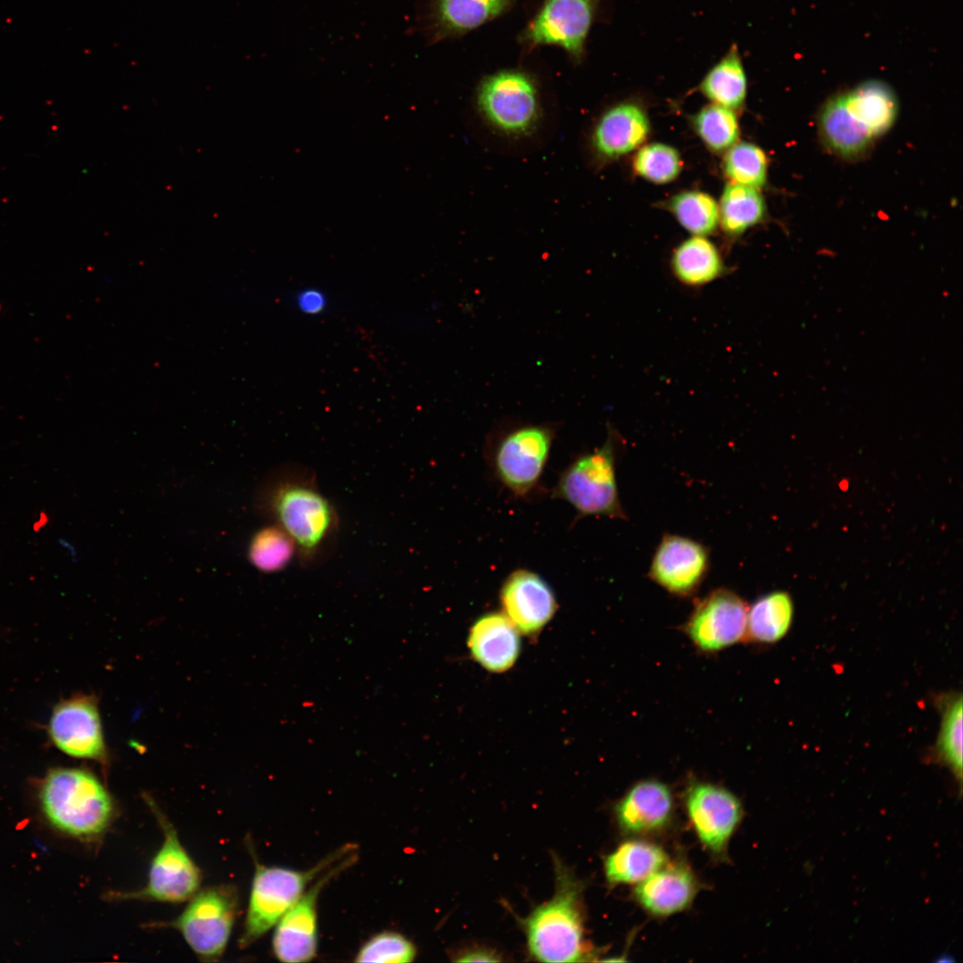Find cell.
Instances as JSON below:
<instances>
[{
  "instance_id": "d4e9b609",
  "label": "cell",
  "mask_w": 963,
  "mask_h": 963,
  "mask_svg": "<svg viewBox=\"0 0 963 963\" xmlns=\"http://www.w3.org/2000/svg\"><path fill=\"white\" fill-rule=\"evenodd\" d=\"M820 130L828 146L844 157L861 154L874 139L849 111L841 95L821 111Z\"/></svg>"
},
{
  "instance_id": "ba28073f",
  "label": "cell",
  "mask_w": 963,
  "mask_h": 963,
  "mask_svg": "<svg viewBox=\"0 0 963 963\" xmlns=\"http://www.w3.org/2000/svg\"><path fill=\"white\" fill-rule=\"evenodd\" d=\"M237 910L234 886H211L196 893L170 926L178 930L197 956L215 960L226 948Z\"/></svg>"
},
{
  "instance_id": "83f0119b",
  "label": "cell",
  "mask_w": 963,
  "mask_h": 963,
  "mask_svg": "<svg viewBox=\"0 0 963 963\" xmlns=\"http://www.w3.org/2000/svg\"><path fill=\"white\" fill-rule=\"evenodd\" d=\"M247 556L259 572L275 573L284 570L297 556L294 541L276 524L268 523L251 538Z\"/></svg>"
},
{
  "instance_id": "7402d4cb",
  "label": "cell",
  "mask_w": 963,
  "mask_h": 963,
  "mask_svg": "<svg viewBox=\"0 0 963 963\" xmlns=\"http://www.w3.org/2000/svg\"><path fill=\"white\" fill-rule=\"evenodd\" d=\"M841 95L849 111L873 138L887 131L895 119L896 97L880 81H867Z\"/></svg>"
},
{
  "instance_id": "e0dca14e",
  "label": "cell",
  "mask_w": 963,
  "mask_h": 963,
  "mask_svg": "<svg viewBox=\"0 0 963 963\" xmlns=\"http://www.w3.org/2000/svg\"><path fill=\"white\" fill-rule=\"evenodd\" d=\"M648 132L645 111L634 103H621L599 116L590 131L588 145L599 160H612L638 147Z\"/></svg>"
},
{
  "instance_id": "74e56055",
  "label": "cell",
  "mask_w": 963,
  "mask_h": 963,
  "mask_svg": "<svg viewBox=\"0 0 963 963\" xmlns=\"http://www.w3.org/2000/svg\"><path fill=\"white\" fill-rule=\"evenodd\" d=\"M49 517L45 512H40L38 516L33 522L32 528L35 531H38L45 527L48 523Z\"/></svg>"
},
{
  "instance_id": "f546056e",
  "label": "cell",
  "mask_w": 963,
  "mask_h": 963,
  "mask_svg": "<svg viewBox=\"0 0 963 963\" xmlns=\"http://www.w3.org/2000/svg\"><path fill=\"white\" fill-rule=\"evenodd\" d=\"M962 696L954 695L942 704L936 756L946 764L961 786L962 782Z\"/></svg>"
},
{
  "instance_id": "8992f818",
  "label": "cell",
  "mask_w": 963,
  "mask_h": 963,
  "mask_svg": "<svg viewBox=\"0 0 963 963\" xmlns=\"http://www.w3.org/2000/svg\"><path fill=\"white\" fill-rule=\"evenodd\" d=\"M617 434L609 430L601 447L579 455L560 473L552 496L570 504L579 518L627 519L617 488Z\"/></svg>"
},
{
  "instance_id": "277c9868",
  "label": "cell",
  "mask_w": 963,
  "mask_h": 963,
  "mask_svg": "<svg viewBox=\"0 0 963 963\" xmlns=\"http://www.w3.org/2000/svg\"><path fill=\"white\" fill-rule=\"evenodd\" d=\"M43 811L62 832L79 838L103 834L111 824L112 799L99 779L80 769H55L40 791Z\"/></svg>"
},
{
  "instance_id": "52a82bcc",
  "label": "cell",
  "mask_w": 963,
  "mask_h": 963,
  "mask_svg": "<svg viewBox=\"0 0 963 963\" xmlns=\"http://www.w3.org/2000/svg\"><path fill=\"white\" fill-rule=\"evenodd\" d=\"M556 433V424H514L502 428L488 442L490 469L515 498H528L539 487Z\"/></svg>"
},
{
  "instance_id": "9a60e30c",
  "label": "cell",
  "mask_w": 963,
  "mask_h": 963,
  "mask_svg": "<svg viewBox=\"0 0 963 963\" xmlns=\"http://www.w3.org/2000/svg\"><path fill=\"white\" fill-rule=\"evenodd\" d=\"M709 565V551L702 543L665 534L653 556L648 576L669 593L687 597L698 589Z\"/></svg>"
},
{
  "instance_id": "3957f363",
  "label": "cell",
  "mask_w": 963,
  "mask_h": 963,
  "mask_svg": "<svg viewBox=\"0 0 963 963\" xmlns=\"http://www.w3.org/2000/svg\"><path fill=\"white\" fill-rule=\"evenodd\" d=\"M474 110L488 131L512 142L533 137L547 117L536 80L516 69L484 77L475 91Z\"/></svg>"
},
{
  "instance_id": "8fae6325",
  "label": "cell",
  "mask_w": 963,
  "mask_h": 963,
  "mask_svg": "<svg viewBox=\"0 0 963 963\" xmlns=\"http://www.w3.org/2000/svg\"><path fill=\"white\" fill-rule=\"evenodd\" d=\"M599 0H545L523 30L521 39L531 47L556 45L580 61Z\"/></svg>"
},
{
  "instance_id": "ac0fdd59",
  "label": "cell",
  "mask_w": 963,
  "mask_h": 963,
  "mask_svg": "<svg viewBox=\"0 0 963 963\" xmlns=\"http://www.w3.org/2000/svg\"><path fill=\"white\" fill-rule=\"evenodd\" d=\"M518 631L505 613L483 614L470 630L467 642L471 655L487 671L509 670L520 653Z\"/></svg>"
},
{
  "instance_id": "484cf974",
  "label": "cell",
  "mask_w": 963,
  "mask_h": 963,
  "mask_svg": "<svg viewBox=\"0 0 963 963\" xmlns=\"http://www.w3.org/2000/svg\"><path fill=\"white\" fill-rule=\"evenodd\" d=\"M699 89L714 104L730 110L742 106L746 96L747 81L736 44L707 72Z\"/></svg>"
},
{
  "instance_id": "ffe728a7",
  "label": "cell",
  "mask_w": 963,
  "mask_h": 963,
  "mask_svg": "<svg viewBox=\"0 0 963 963\" xmlns=\"http://www.w3.org/2000/svg\"><path fill=\"white\" fill-rule=\"evenodd\" d=\"M696 891V879L691 870L676 863L663 866L639 882L634 893L648 912L668 916L689 906Z\"/></svg>"
},
{
  "instance_id": "cb8c5ba5",
  "label": "cell",
  "mask_w": 963,
  "mask_h": 963,
  "mask_svg": "<svg viewBox=\"0 0 963 963\" xmlns=\"http://www.w3.org/2000/svg\"><path fill=\"white\" fill-rule=\"evenodd\" d=\"M671 269L681 284L690 287L705 285L726 272L715 245L697 235L684 241L674 251Z\"/></svg>"
},
{
  "instance_id": "30bf717a",
  "label": "cell",
  "mask_w": 963,
  "mask_h": 963,
  "mask_svg": "<svg viewBox=\"0 0 963 963\" xmlns=\"http://www.w3.org/2000/svg\"><path fill=\"white\" fill-rule=\"evenodd\" d=\"M357 860L353 852L319 876L282 916L272 939L273 952L283 962H307L317 950V902L323 889Z\"/></svg>"
},
{
  "instance_id": "44dd1931",
  "label": "cell",
  "mask_w": 963,
  "mask_h": 963,
  "mask_svg": "<svg viewBox=\"0 0 963 963\" xmlns=\"http://www.w3.org/2000/svg\"><path fill=\"white\" fill-rule=\"evenodd\" d=\"M515 0H431L428 28L432 41L472 31L508 11Z\"/></svg>"
},
{
  "instance_id": "2e32d148",
  "label": "cell",
  "mask_w": 963,
  "mask_h": 963,
  "mask_svg": "<svg viewBox=\"0 0 963 963\" xmlns=\"http://www.w3.org/2000/svg\"><path fill=\"white\" fill-rule=\"evenodd\" d=\"M504 613L523 634L538 633L557 609L555 593L539 573L528 569L510 572L499 591Z\"/></svg>"
},
{
  "instance_id": "d6a6232c",
  "label": "cell",
  "mask_w": 963,
  "mask_h": 963,
  "mask_svg": "<svg viewBox=\"0 0 963 963\" xmlns=\"http://www.w3.org/2000/svg\"><path fill=\"white\" fill-rule=\"evenodd\" d=\"M694 123L699 136L713 151L729 149L738 138V123L733 110L720 105L705 106Z\"/></svg>"
},
{
  "instance_id": "9c48e42d",
  "label": "cell",
  "mask_w": 963,
  "mask_h": 963,
  "mask_svg": "<svg viewBox=\"0 0 963 963\" xmlns=\"http://www.w3.org/2000/svg\"><path fill=\"white\" fill-rule=\"evenodd\" d=\"M147 803L158 820L162 844L154 855L145 885L136 892L119 893V898L177 903L191 899L198 891L201 871L190 857L169 819L151 798Z\"/></svg>"
},
{
  "instance_id": "5b68a950",
  "label": "cell",
  "mask_w": 963,
  "mask_h": 963,
  "mask_svg": "<svg viewBox=\"0 0 963 963\" xmlns=\"http://www.w3.org/2000/svg\"><path fill=\"white\" fill-rule=\"evenodd\" d=\"M356 851V844H346L305 870L257 865L240 947L251 945L268 933L319 876Z\"/></svg>"
},
{
  "instance_id": "e575fe53",
  "label": "cell",
  "mask_w": 963,
  "mask_h": 963,
  "mask_svg": "<svg viewBox=\"0 0 963 963\" xmlns=\"http://www.w3.org/2000/svg\"><path fill=\"white\" fill-rule=\"evenodd\" d=\"M415 945L401 934L384 931L371 937L356 955L357 962H411Z\"/></svg>"
},
{
  "instance_id": "1f68e13d",
  "label": "cell",
  "mask_w": 963,
  "mask_h": 963,
  "mask_svg": "<svg viewBox=\"0 0 963 963\" xmlns=\"http://www.w3.org/2000/svg\"><path fill=\"white\" fill-rule=\"evenodd\" d=\"M767 158L758 146L750 143L732 145L727 152L723 169L731 183L758 189L766 181Z\"/></svg>"
},
{
  "instance_id": "836d02e7",
  "label": "cell",
  "mask_w": 963,
  "mask_h": 963,
  "mask_svg": "<svg viewBox=\"0 0 963 963\" xmlns=\"http://www.w3.org/2000/svg\"><path fill=\"white\" fill-rule=\"evenodd\" d=\"M634 168L644 178L657 184L673 180L681 169L679 152L663 144H651L641 148L634 160Z\"/></svg>"
},
{
  "instance_id": "4dcf8cb0",
  "label": "cell",
  "mask_w": 963,
  "mask_h": 963,
  "mask_svg": "<svg viewBox=\"0 0 963 963\" xmlns=\"http://www.w3.org/2000/svg\"><path fill=\"white\" fill-rule=\"evenodd\" d=\"M670 208L679 222L697 236L712 233L720 219L715 200L702 192L679 193L671 200Z\"/></svg>"
},
{
  "instance_id": "4fadbf2b",
  "label": "cell",
  "mask_w": 963,
  "mask_h": 963,
  "mask_svg": "<svg viewBox=\"0 0 963 963\" xmlns=\"http://www.w3.org/2000/svg\"><path fill=\"white\" fill-rule=\"evenodd\" d=\"M48 731L54 745L70 756L97 761L106 757L99 711L92 696H77L59 703L52 712Z\"/></svg>"
},
{
  "instance_id": "6da1fadb",
  "label": "cell",
  "mask_w": 963,
  "mask_h": 963,
  "mask_svg": "<svg viewBox=\"0 0 963 963\" xmlns=\"http://www.w3.org/2000/svg\"><path fill=\"white\" fill-rule=\"evenodd\" d=\"M254 507L266 521L290 535L303 566L319 565L333 553L339 531L338 513L309 467L283 464L268 472L257 488Z\"/></svg>"
},
{
  "instance_id": "603a6c76",
  "label": "cell",
  "mask_w": 963,
  "mask_h": 963,
  "mask_svg": "<svg viewBox=\"0 0 963 963\" xmlns=\"http://www.w3.org/2000/svg\"><path fill=\"white\" fill-rule=\"evenodd\" d=\"M667 862L666 852L658 845L628 841L605 858V872L612 885L639 883Z\"/></svg>"
},
{
  "instance_id": "5bb4252c",
  "label": "cell",
  "mask_w": 963,
  "mask_h": 963,
  "mask_svg": "<svg viewBox=\"0 0 963 963\" xmlns=\"http://www.w3.org/2000/svg\"><path fill=\"white\" fill-rule=\"evenodd\" d=\"M685 802L700 842L715 854L723 852L743 816L738 798L720 786L697 782L687 788Z\"/></svg>"
},
{
  "instance_id": "7a4b0ae2",
  "label": "cell",
  "mask_w": 963,
  "mask_h": 963,
  "mask_svg": "<svg viewBox=\"0 0 963 963\" xmlns=\"http://www.w3.org/2000/svg\"><path fill=\"white\" fill-rule=\"evenodd\" d=\"M556 893L523 920L530 954L544 962H577L589 956L584 942L582 885L555 857Z\"/></svg>"
},
{
  "instance_id": "8d00e7d4",
  "label": "cell",
  "mask_w": 963,
  "mask_h": 963,
  "mask_svg": "<svg viewBox=\"0 0 963 963\" xmlns=\"http://www.w3.org/2000/svg\"><path fill=\"white\" fill-rule=\"evenodd\" d=\"M456 960L462 962H496L499 960V958L494 951L490 950L475 948L463 951L457 956Z\"/></svg>"
},
{
  "instance_id": "d6986e66",
  "label": "cell",
  "mask_w": 963,
  "mask_h": 963,
  "mask_svg": "<svg viewBox=\"0 0 963 963\" xmlns=\"http://www.w3.org/2000/svg\"><path fill=\"white\" fill-rule=\"evenodd\" d=\"M673 801L669 787L656 780L634 785L616 804L617 822L626 833L639 834L663 828L671 819Z\"/></svg>"
},
{
  "instance_id": "f1b7e54d",
  "label": "cell",
  "mask_w": 963,
  "mask_h": 963,
  "mask_svg": "<svg viewBox=\"0 0 963 963\" xmlns=\"http://www.w3.org/2000/svg\"><path fill=\"white\" fill-rule=\"evenodd\" d=\"M764 210V202L757 189L730 183L723 190L719 216L721 226L728 235H739L758 223Z\"/></svg>"
},
{
  "instance_id": "4316f807",
  "label": "cell",
  "mask_w": 963,
  "mask_h": 963,
  "mask_svg": "<svg viewBox=\"0 0 963 963\" xmlns=\"http://www.w3.org/2000/svg\"><path fill=\"white\" fill-rule=\"evenodd\" d=\"M793 613V602L786 592L761 597L748 608L747 637L761 643L779 640L791 626Z\"/></svg>"
},
{
  "instance_id": "d590c367",
  "label": "cell",
  "mask_w": 963,
  "mask_h": 963,
  "mask_svg": "<svg viewBox=\"0 0 963 963\" xmlns=\"http://www.w3.org/2000/svg\"><path fill=\"white\" fill-rule=\"evenodd\" d=\"M294 305L298 310L305 315H319L328 306L327 296L319 289L305 288L299 291L294 297Z\"/></svg>"
},
{
  "instance_id": "7c38bea8",
  "label": "cell",
  "mask_w": 963,
  "mask_h": 963,
  "mask_svg": "<svg viewBox=\"0 0 963 963\" xmlns=\"http://www.w3.org/2000/svg\"><path fill=\"white\" fill-rule=\"evenodd\" d=\"M745 602L728 588H718L696 605L685 631L704 652H716L747 637Z\"/></svg>"
}]
</instances>
